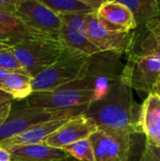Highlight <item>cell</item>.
Segmentation results:
<instances>
[{"label": "cell", "instance_id": "29", "mask_svg": "<svg viewBox=\"0 0 160 161\" xmlns=\"http://www.w3.org/2000/svg\"><path fill=\"white\" fill-rule=\"evenodd\" d=\"M11 73H13L12 71H9V70H5V69H1L0 68V85H1V83L6 79V77L9 75V74H11Z\"/></svg>", "mask_w": 160, "mask_h": 161}, {"label": "cell", "instance_id": "3", "mask_svg": "<svg viewBox=\"0 0 160 161\" xmlns=\"http://www.w3.org/2000/svg\"><path fill=\"white\" fill-rule=\"evenodd\" d=\"M124 55L103 51L89 56L81 76L93 92V102L104 97L107 92L119 82L124 74Z\"/></svg>", "mask_w": 160, "mask_h": 161}, {"label": "cell", "instance_id": "9", "mask_svg": "<svg viewBox=\"0 0 160 161\" xmlns=\"http://www.w3.org/2000/svg\"><path fill=\"white\" fill-rule=\"evenodd\" d=\"M94 161H129L131 135L97 129L90 137Z\"/></svg>", "mask_w": 160, "mask_h": 161}, {"label": "cell", "instance_id": "23", "mask_svg": "<svg viewBox=\"0 0 160 161\" xmlns=\"http://www.w3.org/2000/svg\"><path fill=\"white\" fill-rule=\"evenodd\" d=\"M12 102L13 98L8 93L0 90V125L8 116Z\"/></svg>", "mask_w": 160, "mask_h": 161}, {"label": "cell", "instance_id": "16", "mask_svg": "<svg viewBox=\"0 0 160 161\" xmlns=\"http://www.w3.org/2000/svg\"><path fill=\"white\" fill-rule=\"evenodd\" d=\"M10 161H68L73 158L61 148L47 145L44 142L17 145L7 148Z\"/></svg>", "mask_w": 160, "mask_h": 161}, {"label": "cell", "instance_id": "31", "mask_svg": "<svg viewBox=\"0 0 160 161\" xmlns=\"http://www.w3.org/2000/svg\"><path fill=\"white\" fill-rule=\"evenodd\" d=\"M156 11L157 17L160 18V0H156Z\"/></svg>", "mask_w": 160, "mask_h": 161}, {"label": "cell", "instance_id": "28", "mask_svg": "<svg viewBox=\"0 0 160 161\" xmlns=\"http://www.w3.org/2000/svg\"><path fill=\"white\" fill-rule=\"evenodd\" d=\"M0 161H10V155L7 149L0 147Z\"/></svg>", "mask_w": 160, "mask_h": 161}, {"label": "cell", "instance_id": "20", "mask_svg": "<svg viewBox=\"0 0 160 161\" xmlns=\"http://www.w3.org/2000/svg\"><path fill=\"white\" fill-rule=\"evenodd\" d=\"M58 13L73 12H91L95 10L94 8L82 3L78 0H37Z\"/></svg>", "mask_w": 160, "mask_h": 161}, {"label": "cell", "instance_id": "1", "mask_svg": "<svg viewBox=\"0 0 160 161\" xmlns=\"http://www.w3.org/2000/svg\"><path fill=\"white\" fill-rule=\"evenodd\" d=\"M140 111L141 106L134 100L132 88L122 77L104 97L90 103L83 113L99 129L132 136L141 133Z\"/></svg>", "mask_w": 160, "mask_h": 161}, {"label": "cell", "instance_id": "8", "mask_svg": "<svg viewBox=\"0 0 160 161\" xmlns=\"http://www.w3.org/2000/svg\"><path fill=\"white\" fill-rule=\"evenodd\" d=\"M159 75V57L127 56L123 77L132 90L147 95L153 93Z\"/></svg>", "mask_w": 160, "mask_h": 161}, {"label": "cell", "instance_id": "2", "mask_svg": "<svg viewBox=\"0 0 160 161\" xmlns=\"http://www.w3.org/2000/svg\"><path fill=\"white\" fill-rule=\"evenodd\" d=\"M9 47L24 70L32 78L70 50L59 40L46 36L30 37Z\"/></svg>", "mask_w": 160, "mask_h": 161}, {"label": "cell", "instance_id": "18", "mask_svg": "<svg viewBox=\"0 0 160 161\" xmlns=\"http://www.w3.org/2000/svg\"><path fill=\"white\" fill-rule=\"evenodd\" d=\"M0 90L8 93L13 100H24L32 92V77L26 73L13 72L1 83Z\"/></svg>", "mask_w": 160, "mask_h": 161}, {"label": "cell", "instance_id": "32", "mask_svg": "<svg viewBox=\"0 0 160 161\" xmlns=\"http://www.w3.org/2000/svg\"><path fill=\"white\" fill-rule=\"evenodd\" d=\"M5 47H7V45H5V44H3V43H0V50L3 49V48H5ZM8 47H9V46H8Z\"/></svg>", "mask_w": 160, "mask_h": 161}, {"label": "cell", "instance_id": "11", "mask_svg": "<svg viewBox=\"0 0 160 161\" xmlns=\"http://www.w3.org/2000/svg\"><path fill=\"white\" fill-rule=\"evenodd\" d=\"M88 12L59 13L61 28L59 41L68 48L88 56L100 52L88 39L86 32V15Z\"/></svg>", "mask_w": 160, "mask_h": 161}, {"label": "cell", "instance_id": "13", "mask_svg": "<svg viewBox=\"0 0 160 161\" xmlns=\"http://www.w3.org/2000/svg\"><path fill=\"white\" fill-rule=\"evenodd\" d=\"M95 13L100 24L110 31L126 33L137 27L132 11L120 2L105 0L96 8Z\"/></svg>", "mask_w": 160, "mask_h": 161}, {"label": "cell", "instance_id": "26", "mask_svg": "<svg viewBox=\"0 0 160 161\" xmlns=\"http://www.w3.org/2000/svg\"><path fill=\"white\" fill-rule=\"evenodd\" d=\"M19 0H0V8L14 12Z\"/></svg>", "mask_w": 160, "mask_h": 161}, {"label": "cell", "instance_id": "5", "mask_svg": "<svg viewBox=\"0 0 160 161\" xmlns=\"http://www.w3.org/2000/svg\"><path fill=\"white\" fill-rule=\"evenodd\" d=\"M25 100L31 107L67 109L87 107L93 102V92L87 81L80 76L51 92H33Z\"/></svg>", "mask_w": 160, "mask_h": 161}, {"label": "cell", "instance_id": "27", "mask_svg": "<svg viewBox=\"0 0 160 161\" xmlns=\"http://www.w3.org/2000/svg\"><path fill=\"white\" fill-rule=\"evenodd\" d=\"M78 1L85 3V4H87V5H89V6H91L96 9L105 0H78Z\"/></svg>", "mask_w": 160, "mask_h": 161}, {"label": "cell", "instance_id": "24", "mask_svg": "<svg viewBox=\"0 0 160 161\" xmlns=\"http://www.w3.org/2000/svg\"><path fill=\"white\" fill-rule=\"evenodd\" d=\"M0 25L14 26V27H26L12 11L0 8ZM28 28V27H27Z\"/></svg>", "mask_w": 160, "mask_h": 161}, {"label": "cell", "instance_id": "10", "mask_svg": "<svg viewBox=\"0 0 160 161\" xmlns=\"http://www.w3.org/2000/svg\"><path fill=\"white\" fill-rule=\"evenodd\" d=\"M95 10L88 12L86 15V32L89 41L100 52L112 51L126 55L132 43V31L119 33L107 29L98 21Z\"/></svg>", "mask_w": 160, "mask_h": 161}, {"label": "cell", "instance_id": "14", "mask_svg": "<svg viewBox=\"0 0 160 161\" xmlns=\"http://www.w3.org/2000/svg\"><path fill=\"white\" fill-rule=\"evenodd\" d=\"M130 50L126 56H156L160 58V19L154 18L138 25L133 31Z\"/></svg>", "mask_w": 160, "mask_h": 161}, {"label": "cell", "instance_id": "19", "mask_svg": "<svg viewBox=\"0 0 160 161\" xmlns=\"http://www.w3.org/2000/svg\"><path fill=\"white\" fill-rule=\"evenodd\" d=\"M127 7L133 13L137 26L148 20L157 18L156 11V0H114Z\"/></svg>", "mask_w": 160, "mask_h": 161}, {"label": "cell", "instance_id": "6", "mask_svg": "<svg viewBox=\"0 0 160 161\" xmlns=\"http://www.w3.org/2000/svg\"><path fill=\"white\" fill-rule=\"evenodd\" d=\"M89 56L70 49L50 67L32 78L33 92H51L81 76Z\"/></svg>", "mask_w": 160, "mask_h": 161}, {"label": "cell", "instance_id": "33", "mask_svg": "<svg viewBox=\"0 0 160 161\" xmlns=\"http://www.w3.org/2000/svg\"><path fill=\"white\" fill-rule=\"evenodd\" d=\"M140 161H146V160H145L142 157H141V159H140Z\"/></svg>", "mask_w": 160, "mask_h": 161}, {"label": "cell", "instance_id": "17", "mask_svg": "<svg viewBox=\"0 0 160 161\" xmlns=\"http://www.w3.org/2000/svg\"><path fill=\"white\" fill-rule=\"evenodd\" d=\"M139 125L146 141L160 147V96L157 93L148 94L141 106Z\"/></svg>", "mask_w": 160, "mask_h": 161}, {"label": "cell", "instance_id": "12", "mask_svg": "<svg viewBox=\"0 0 160 161\" xmlns=\"http://www.w3.org/2000/svg\"><path fill=\"white\" fill-rule=\"evenodd\" d=\"M98 129L95 123L84 113L77 114L60 126L44 142L49 146L63 148L77 141L88 139Z\"/></svg>", "mask_w": 160, "mask_h": 161}, {"label": "cell", "instance_id": "15", "mask_svg": "<svg viewBox=\"0 0 160 161\" xmlns=\"http://www.w3.org/2000/svg\"><path fill=\"white\" fill-rule=\"evenodd\" d=\"M73 117L74 116L72 115L60 116L36 124L22 133L0 142V147L7 149L17 145H27L44 142L47 138H49L54 132H56L60 126H62Z\"/></svg>", "mask_w": 160, "mask_h": 161}, {"label": "cell", "instance_id": "25", "mask_svg": "<svg viewBox=\"0 0 160 161\" xmlns=\"http://www.w3.org/2000/svg\"><path fill=\"white\" fill-rule=\"evenodd\" d=\"M141 157L146 161H160V147H156L146 141Z\"/></svg>", "mask_w": 160, "mask_h": 161}, {"label": "cell", "instance_id": "30", "mask_svg": "<svg viewBox=\"0 0 160 161\" xmlns=\"http://www.w3.org/2000/svg\"><path fill=\"white\" fill-rule=\"evenodd\" d=\"M154 92H155V93H157L158 96H160V75H159V77H158V79H157V81L156 86H155Z\"/></svg>", "mask_w": 160, "mask_h": 161}, {"label": "cell", "instance_id": "7", "mask_svg": "<svg viewBox=\"0 0 160 161\" xmlns=\"http://www.w3.org/2000/svg\"><path fill=\"white\" fill-rule=\"evenodd\" d=\"M14 14L29 29L41 35L59 40V13L37 0H19Z\"/></svg>", "mask_w": 160, "mask_h": 161}, {"label": "cell", "instance_id": "22", "mask_svg": "<svg viewBox=\"0 0 160 161\" xmlns=\"http://www.w3.org/2000/svg\"><path fill=\"white\" fill-rule=\"evenodd\" d=\"M0 68L5 70H9L12 72L26 73L22 67V65L20 64L19 60L15 57L13 52L11 51L10 47L8 46L0 50Z\"/></svg>", "mask_w": 160, "mask_h": 161}, {"label": "cell", "instance_id": "4", "mask_svg": "<svg viewBox=\"0 0 160 161\" xmlns=\"http://www.w3.org/2000/svg\"><path fill=\"white\" fill-rule=\"evenodd\" d=\"M86 107L67 109H48L31 107L25 100H13L10 111L5 122L0 125V142L16 136L28 127L60 116L77 115L83 113Z\"/></svg>", "mask_w": 160, "mask_h": 161}, {"label": "cell", "instance_id": "21", "mask_svg": "<svg viewBox=\"0 0 160 161\" xmlns=\"http://www.w3.org/2000/svg\"><path fill=\"white\" fill-rule=\"evenodd\" d=\"M72 158L79 161H94L93 150L90 139H83L62 148Z\"/></svg>", "mask_w": 160, "mask_h": 161}, {"label": "cell", "instance_id": "34", "mask_svg": "<svg viewBox=\"0 0 160 161\" xmlns=\"http://www.w3.org/2000/svg\"><path fill=\"white\" fill-rule=\"evenodd\" d=\"M159 19H160V18H159Z\"/></svg>", "mask_w": 160, "mask_h": 161}]
</instances>
